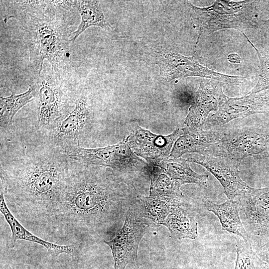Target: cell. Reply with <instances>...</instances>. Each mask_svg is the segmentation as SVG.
I'll list each match as a JSON object with an SVG mask.
<instances>
[{"instance_id":"obj_4","label":"cell","mask_w":269,"mask_h":269,"mask_svg":"<svg viewBox=\"0 0 269 269\" xmlns=\"http://www.w3.org/2000/svg\"><path fill=\"white\" fill-rule=\"evenodd\" d=\"M255 0H216L211 5L198 7L188 3L191 15L198 30L197 43L204 34L224 29L242 32L249 28H263L269 20L261 19Z\"/></svg>"},{"instance_id":"obj_8","label":"cell","mask_w":269,"mask_h":269,"mask_svg":"<svg viewBox=\"0 0 269 269\" xmlns=\"http://www.w3.org/2000/svg\"><path fill=\"white\" fill-rule=\"evenodd\" d=\"M238 201L249 240L252 239L259 248L269 238V187H250Z\"/></svg>"},{"instance_id":"obj_24","label":"cell","mask_w":269,"mask_h":269,"mask_svg":"<svg viewBox=\"0 0 269 269\" xmlns=\"http://www.w3.org/2000/svg\"><path fill=\"white\" fill-rule=\"evenodd\" d=\"M34 99L31 87L23 93L12 94L7 97L0 98V133L9 132L11 128L12 121L17 112L24 106Z\"/></svg>"},{"instance_id":"obj_10","label":"cell","mask_w":269,"mask_h":269,"mask_svg":"<svg viewBox=\"0 0 269 269\" xmlns=\"http://www.w3.org/2000/svg\"><path fill=\"white\" fill-rule=\"evenodd\" d=\"M92 118L87 100L84 96H80L67 115L44 131L48 134L49 144L58 149L80 146L82 137L90 129Z\"/></svg>"},{"instance_id":"obj_21","label":"cell","mask_w":269,"mask_h":269,"mask_svg":"<svg viewBox=\"0 0 269 269\" xmlns=\"http://www.w3.org/2000/svg\"><path fill=\"white\" fill-rule=\"evenodd\" d=\"M162 225L174 239H195L198 236L197 221L181 205L169 213Z\"/></svg>"},{"instance_id":"obj_16","label":"cell","mask_w":269,"mask_h":269,"mask_svg":"<svg viewBox=\"0 0 269 269\" xmlns=\"http://www.w3.org/2000/svg\"><path fill=\"white\" fill-rule=\"evenodd\" d=\"M0 210L9 225L11 237L10 246L13 247L16 241L23 240L37 243L45 247L52 256L57 257L61 254H66L73 259H77L81 249V243L60 245L52 243L36 236L26 229L9 210L5 200L4 193L0 189Z\"/></svg>"},{"instance_id":"obj_28","label":"cell","mask_w":269,"mask_h":269,"mask_svg":"<svg viewBox=\"0 0 269 269\" xmlns=\"http://www.w3.org/2000/svg\"><path fill=\"white\" fill-rule=\"evenodd\" d=\"M228 61L231 63H239L241 61V57L237 53H231L227 56Z\"/></svg>"},{"instance_id":"obj_25","label":"cell","mask_w":269,"mask_h":269,"mask_svg":"<svg viewBox=\"0 0 269 269\" xmlns=\"http://www.w3.org/2000/svg\"><path fill=\"white\" fill-rule=\"evenodd\" d=\"M237 259L234 269H267V264L262 260L249 241L236 237Z\"/></svg>"},{"instance_id":"obj_5","label":"cell","mask_w":269,"mask_h":269,"mask_svg":"<svg viewBox=\"0 0 269 269\" xmlns=\"http://www.w3.org/2000/svg\"><path fill=\"white\" fill-rule=\"evenodd\" d=\"M224 131L222 139L204 155L226 157L240 162L249 156L269 158V121L245 123Z\"/></svg>"},{"instance_id":"obj_12","label":"cell","mask_w":269,"mask_h":269,"mask_svg":"<svg viewBox=\"0 0 269 269\" xmlns=\"http://www.w3.org/2000/svg\"><path fill=\"white\" fill-rule=\"evenodd\" d=\"M269 114V90L228 98L215 114L208 117L204 130H216L232 120L255 114Z\"/></svg>"},{"instance_id":"obj_11","label":"cell","mask_w":269,"mask_h":269,"mask_svg":"<svg viewBox=\"0 0 269 269\" xmlns=\"http://www.w3.org/2000/svg\"><path fill=\"white\" fill-rule=\"evenodd\" d=\"M160 70L161 77L167 82L173 79L196 76L238 84L243 77L220 73L204 66L192 57H187L176 52L159 53L155 62Z\"/></svg>"},{"instance_id":"obj_13","label":"cell","mask_w":269,"mask_h":269,"mask_svg":"<svg viewBox=\"0 0 269 269\" xmlns=\"http://www.w3.org/2000/svg\"><path fill=\"white\" fill-rule=\"evenodd\" d=\"M182 134L181 129H177L167 135H157L136 125L126 139L137 156L151 166H158L169 157L174 142Z\"/></svg>"},{"instance_id":"obj_2","label":"cell","mask_w":269,"mask_h":269,"mask_svg":"<svg viewBox=\"0 0 269 269\" xmlns=\"http://www.w3.org/2000/svg\"><path fill=\"white\" fill-rule=\"evenodd\" d=\"M132 203L107 167L73 163L52 225L67 235L103 232L119 221Z\"/></svg>"},{"instance_id":"obj_20","label":"cell","mask_w":269,"mask_h":269,"mask_svg":"<svg viewBox=\"0 0 269 269\" xmlns=\"http://www.w3.org/2000/svg\"><path fill=\"white\" fill-rule=\"evenodd\" d=\"M149 196L167 202L181 204L183 197L181 185L172 179L159 166H151Z\"/></svg>"},{"instance_id":"obj_3","label":"cell","mask_w":269,"mask_h":269,"mask_svg":"<svg viewBox=\"0 0 269 269\" xmlns=\"http://www.w3.org/2000/svg\"><path fill=\"white\" fill-rule=\"evenodd\" d=\"M4 21L10 18L19 21L29 59L39 74L44 60L58 75L69 56L72 31L67 19L69 0L2 1ZM59 76V75H58Z\"/></svg>"},{"instance_id":"obj_17","label":"cell","mask_w":269,"mask_h":269,"mask_svg":"<svg viewBox=\"0 0 269 269\" xmlns=\"http://www.w3.org/2000/svg\"><path fill=\"white\" fill-rule=\"evenodd\" d=\"M182 134L174 142L168 158H177L187 153L204 155L208 148L223 137V128L204 130L185 127Z\"/></svg>"},{"instance_id":"obj_27","label":"cell","mask_w":269,"mask_h":269,"mask_svg":"<svg viewBox=\"0 0 269 269\" xmlns=\"http://www.w3.org/2000/svg\"><path fill=\"white\" fill-rule=\"evenodd\" d=\"M260 259L269 266V239L257 251Z\"/></svg>"},{"instance_id":"obj_22","label":"cell","mask_w":269,"mask_h":269,"mask_svg":"<svg viewBox=\"0 0 269 269\" xmlns=\"http://www.w3.org/2000/svg\"><path fill=\"white\" fill-rule=\"evenodd\" d=\"M172 179L181 185L186 183H195L207 187L208 176L201 175L193 171L189 162L184 157L168 158L158 166Z\"/></svg>"},{"instance_id":"obj_7","label":"cell","mask_w":269,"mask_h":269,"mask_svg":"<svg viewBox=\"0 0 269 269\" xmlns=\"http://www.w3.org/2000/svg\"><path fill=\"white\" fill-rule=\"evenodd\" d=\"M48 62L44 63L41 72L31 86L37 101L38 125L44 131L64 118L75 105Z\"/></svg>"},{"instance_id":"obj_15","label":"cell","mask_w":269,"mask_h":269,"mask_svg":"<svg viewBox=\"0 0 269 269\" xmlns=\"http://www.w3.org/2000/svg\"><path fill=\"white\" fill-rule=\"evenodd\" d=\"M224 84L210 79L201 80L184 121L186 127L203 129L209 113L216 112L229 98L223 92Z\"/></svg>"},{"instance_id":"obj_23","label":"cell","mask_w":269,"mask_h":269,"mask_svg":"<svg viewBox=\"0 0 269 269\" xmlns=\"http://www.w3.org/2000/svg\"><path fill=\"white\" fill-rule=\"evenodd\" d=\"M75 8L81 16V21L72 33V42L89 27L95 26L105 29L111 27L98 1L76 0Z\"/></svg>"},{"instance_id":"obj_29","label":"cell","mask_w":269,"mask_h":269,"mask_svg":"<svg viewBox=\"0 0 269 269\" xmlns=\"http://www.w3.org/2000/svg\"><path fill=\"white\" fill-rule=\"evenodd\" d=\"M0 269H15L13 267H12L9 265H5L1 266Z\"/></svg>"},{"instance_id":"obj_18","label":"cell","mask_w":269,"mask_h":269,"mask_svg":"<svg viewBox=\"0 0 269 269\" xmlns=\"http://www.w3.org/2000/svg\"><path fill=\"white\" fill-rule=\"evenodd\" d=\"M129 208L147 225L161 224L169 213L181 204L167 202L150 196H137Z\"/></svg>"},{"instance_id":"obj_19","label":"cell","mask_w":269,"mask_h":269,"mask_svg":"<svg viewBox=\"0 0 269 269\" xmlns=\"http://www.w3.org/2000/svg\"><path fill=\"white\" fill-rule=\"evenodd\" d=\"M205 206L207 210L217 216L222 230L249 242L247 232L240 217L238 201L228 199L224 203L218 204L208 200L205 202Z\"/></svg>"},{"instance_id":"obj_6","label":"cell","mask_w":269,"mask_h":269,"mask_svg":"<svg viewBox=\"0 0 269 269\" xmlns=\"http://www.w3.org/2000/svg\"><path fill=\"white\" fill-rule=\"evenodd\" d=\"M58 149L73 163L109 167L121 173L138 171L149 175L151 169L133 151L126 138L119 143L105 147L68 146Z\"/></svg>"},{"instance_id":"obj_26","label":"cell","mask_w":269,"mask_h":269,"mask_svg":"<svg viewBox=\"0 0 269 269\" xmlns=\"http://www.w3.org/2000/svg\"><path fill=\"white\" fill-rule=\"evenodd\" d=\"M248 42L256 50L260 62V74L256 86L248 94H254L269 90V57L262 53L250 41L248 37L242 32Z\"/></svg>"},{"instance_id":"obj_14","label":"cell","mask_w":269,"mask_h":269,"mask_svg":"<svg viewBox=\"0 0 269 269\" xmlns=\"http://www.w3.org/2000/svg\"><path fill=\"white\" fill-rule=\"evenodd\" d=\"M203 166L220 183L228 199L233 200L247 193L250 188L240 176L241 162L228 157L193 154L185 158Z\"/></svg>"},{"instance_id":"obj_1","label":"cell","mask_w":269,"mask_h":269,"mask_svg":"<svg viewBox=\"0 0 269 269\" xmlns=\"http://www.w3.org/2000/svg\"><path fill=\"white\" fill-rule=\"evenodd\" d=\"M73 164L49 143L28 148L9 162L0 161V189L15 217L52 225Z\"/></svg>"},{"instance_id":"obj_9","label":"cell","mask_w":269,"mask_h":269,"mask_svg":"<svg viewBox=\"0 0 269 269\" xmlns=\"http://www.w3.org/2000/svg\"><path fill=\"white\" fill-rule=\"evenodd\" d=\"M149 227L129 208L122 228L117 231L114 239L104 241L111 249L114 269H125L130 264L138 265L139 245Z\"/></svg>"}]
</instances>
